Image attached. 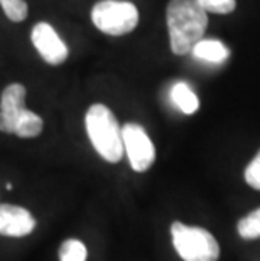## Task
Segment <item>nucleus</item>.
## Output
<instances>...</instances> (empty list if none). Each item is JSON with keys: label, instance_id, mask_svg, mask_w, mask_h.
<instances>
[{"label": "nucleus", "instance_id": "7ed1b4c3", "mask_svg": "<svg viewBox=\"0 0 260 261\" xmlns=\"http://www.w3.org/2000/svg\"><path fill=\"white\" fill-rule=\"evenodd\" d=\"M171 234L176 251L184 261H218L220 246L209 231L176 221L171 226Z\"/></svg>", "mask_w": 260, "mask_h": 261}, {"label": "nucleus", "instance_id": "9b49d317", "mask_svg": "<svg viewBox=\"0 0 260 261\" xmlns=\"http://www.w3.org/2000/svg\"><path fill=\"white\" fill-rule=\"evenodd\" d=\"M171 99H173V103L184 115L196 113L198 108H200V99H198L195 91L191 90L190 85H186L182 81L176 83L173 86V90H171Z\"/></svg>", "mask_w": 260, "mask_h": 261}, {"label": "nucleus", "instance_id": "1a4fd4ad", "mask_svg": "<svg viewBox=\"0 0 260 261\" xmlns=\"http://www.w3.org/2000/svg\"><path fill=\"white\" fill-rule=\"evenodd\" d=\"M44 128V121L39 115H36L31 110L24 108L22 112L14 116L9 121L7 128L4 130V133H10V135H17L20 138H36L41 135V132Z\"/></svg>", "mask_w": 260, "mask_h": 261}, {"label": "nucleus", "instance_id": "6e6552de", "mask_svg": "<svg viewBox=\"0 0 260 261\" xmlns=\"http://www.w3.org/2000/svg\"><path fill=\"white\" fill-rule=\"evenodd\" d=\"M26 88L19 83L9 85L2 91V96H0V128L26 108Z\"/></svg>", "mask_w": 260, "mask_h": 261}, {"label": "nucleus", "instance_id": "423d86ee", "mask_svg": "<svg viewBox=\"0 0 260 261\" xmlns=\"http://www.w3.org/2000/svg\"><path fill=\"white\" fill-rule=\"evenodd\" d=\"M31 41L39 56L51 66H59L68 59V46L63 42V39L54 31V27L48 22H37L32 27Z\"/></svg>", "mask_w": 260, "mask_h": 261}, {"label": "nucleus", "instance_id": "f8f14e48", "mask_svg": "<svg viewBox=\"0 0 260 261\" xmlns=\"http://www.w3.org/2000/svg\"><path fill=\"white\" fill-rule=\"evenodd\" d=\"M239 234L243 240H255L260 236V207L252 211L250 214H247L245 218L239 221Z\"/></svg>", "mask_w": 260, "mask_h": 261}, {"label": "nucleus", "instance_id": "f03ea898", "mask_svg": "<svg viewBox=\"0 0 260 261\" xmlns=\"http://www.w3.org/2000/svg\"><path fill=\"white\" fill-rule=\"evenodd\" d=\"M88 138L98 155L110 164H117L124 155V137L112 110L102 103H95L85 115Z\"/></svg>", "mask_w": 260, "mask_h": 261}, {"label": "nucleus", "instance_id": "ddd939ff", "mask_svg": "<svg viewBox=\"0 0 260 261\" xmlns=\"http://www.w3.org/2000/svg\"><path fill=\"white\" fill-rule=\"evenodd\" d=\"M59 261H86V246L80 240H66L59 248Z\"/></svg>", "mask_w": 260, "mask_h": 261}, {"label": "nucleus", "instance_id": "dca6fc26", "mask_svg": "<svg viewBox=\"0 0 260 261\" xmlns=\"http://www.w3.org/2000/svg\"><path fill=\"white\" fill-rule=\"evenodd\" d=\"M245 180L247 184L260 191V152L255 155V159L248 164V167L245 169Z\"/></svg>", "mask_w": 260, "mask_h": 261}, {"label": "nucleus", "instance_id": "9d476101", "mask_svg": "<svg viewBox=\"0 0 260 261\" xmlns=\"http://www.w3.org/2000/svg\"><path fill=\"white\" fill-rule=\"evenodd\" d=\"M191 54L196 59L213 64H221L230 58L228 47L221 41H217V39H201V41H198L195 47L191 49Z\"/></svg>", "mask_w": 260, "mask_h": 261}, {"label": "nucleus", "instance_id": "0eeeda50", "mask_svg": "<svg viewBox=\"0 0 260 261\" xmlns=\"http://www.w3.org/2000/svg\"><path fill=\"white\" fill-rule=\"evenodd\" d=\"M36 219L27 209L14 204H0V234L22 238L34 231Z\"/></svg>", "mask_w": 260, "mask_h": 261}, {"label": "nucleus", "instance_id": "2eb2a0df", "mask_svg": "<svg viewBox=\"0 0 260 261\" xmlns=\"http://www.w3.org/2000/svg\"><path fill=\"white\" fill-rule=\"evenodd\" d=\"M198 4L206 12H213V14H230L237 7L235 0H198Z\"/></svg>", "mask_w": 260, "mask_h": 261}, {"label": "nucleus", "instance_id": "20e7f679", "mask_svg": "<svg viewBox=\"0 0 260 261\" xmlns=\"http://www.w3.org/2000/svg\"><path fill=\"white\" fill-rule=\"evenodd\" d=\"M91 22L108 36H125L139 24V10L127 0H100L91 9Z\"/></svg>", "mask_w": 260, "mask_h": 261}, {"label": "nucleus", "instance_id": "39448f33", "mask_svg": "<svg viewBox=\"0 0 260 261\" xmlns=\"http://www.w3.org/2000/svg\"><path fill=\"white\" fill-rule=\"evenodd\" d=\"M124 148L129 157L130 167L135 172H146L156 160V147L149 138L144 126L137 123H125L122 128Z\"/></svg>", "mask_w": 260, "mask_h": 261}, {"label": "nucleus", "instance_id": "f257e3e1", "mask_svg": "<svg viewBox=\"0 0 260 261\" xmlns=\"http://www.w3.org/2000/svg\"><path fill=\"white\" fill-rule=\"evenodd\" d=\"M171 51L178 56L191 53L208 27V12L198 0H171L166 10Z\"/></svg>", "mask_w": 260, "mask_h": 261}, {"label": "nucleus", "instance_id": "4468645a", "mask_svg": "<svg viewBox=\"0 0 260 261\" xmlns=\"http://www.w3.org/2000/svg\"><path fill=\"white\" fill-rule=\"evenodd\" d=\"M0 5L7 19L12 22H22L29 15V5L26 0H0Z\"/></svg>", "mask_w": 260, "mask_h": 261}]
</instances>
